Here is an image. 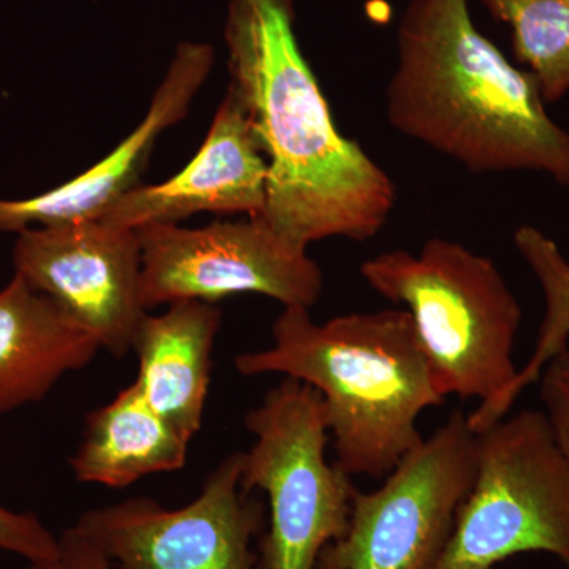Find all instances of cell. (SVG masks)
Listing matches in <instances>:
<instances>
[{"label":"cell","mask_w":569,"mask_h":569,"mask_svg":"<svg viewBox=\"0 0 569 569\" xmlns=\"http://www.w3.org/2000/svg\"><path fill=\"white\" fill-rule=\"evenodd\" d=\"M542 552L569 567V463L542 410L477 433V473L432 569H496Z\"/></svg>","instance_id":"obj_5"},{"label":"cell","mask_w":569,"mask_h":569,"mask_svg":"<svg viewBox=\"0 0 569 569\" xmlns=\"http://www.w3.org/2000/svg\"><path fill=\"white\" fill-rule=\"evenodd\" d=\"M222 312L212 302L178 301L162 316L146 313L134 332L137 380L149 406L192 440L203 426L212 348Z\"/></svg>","instance_id":"obj_14"},{"label":"cell","mask_w":569,"mask_h":569,"mask_svg":"<svg viewBox=\"0 0 569 569\" xmlns=\"http://www.w3.org/2000/svg\"><path fill=\"white\" fill-rule=\"evenodd\" d=\"M242 471L244 452H234L186 507L130 498L89 509L74 527L114 569H254L263 505L242 486Z\"/></svg>","instance_id":"obj_9"},{"label":"cell","mask_w":569,"mask_h":569,"mask_svg":"<svg viewBox=\"0 0 569 569\" xmlns=\"http://www.w3.org/2000/svg\"><path fill=\"white\" fill-rule=\"evenodd\" d=\"M295 22V0H230L224 18L228 86L268 163L257 219L301 250L328 238L369 241L395 209L396 183L337 130Z\"/></svg>","instance_id":"obj_1"},{"label":"cell","mask_w":569,"mask_h":569,"mask_svg":"<svg viewBox=\"0 0 569 569\" xmlns=\"http://www.w3.org/2000/svg\"><path fill=\"white\" fill-rule=\"evenodd\" d=\"M515 246L541 287L545 317L539 326L537 347L527 365L519 369L515 383L496 402L478 406L467 415L468 426L475 433L507 417L526 388L537 383L545 367L569 348V261L556 241L530 224L516 230Z\"/></svg>","instance_id":"obj_16"},{"label":"cell","mask_w":569,"mask_h":569,"mask_svg":"<svg viewBox=\"0 0 569 569\" xmlns=\"http://www.w3.org/2000/svg\"><path fill=\"white\" fill-rule=\"evenodd\" d=\"M477 473V433L462 410L400 460L373 492L356 489L346 533L317 569H432Z\"/></svg>","instance_id":"obj_7"},{"label":"cell","mask_w":569,"mask_h":569,"mask_svg":"<svg viewBox=\"0 0 569 569\" xmlns=\"http://www.w3.org/2000/svg\"><path fill=\"white\" fill-rule=\"evenodd\" d=\"M567 569H569V567Z\"/></svg>","instance_id":"obj_22"},{"label":"cell","mask_w":569,"mask_h":569,"mask_svg":"<svg viewBox=\"0 0 569 569\" xmlns=\"http://www.w3.org/2000/svg\"><path fill=\"white\" fill-rule=\"evenodd\" d=\"M58 563L59 569H114L102 550L74 526L59 537Z\"/></svg>","instance_id":"obj_20"},{"label":"cell","mask_w":569,"mask_h":569,"mask_svg":"<svg viewBox=\"0 0 569 569\" xmlns=\"http://www.w3.org/2000/svg\"><path fill=\"white\" fill-rule=\"evenodd\" d=\"M539 396L553 437L569 463V348L557 355L539 377Z\"/></svg>","instance_id":"obj_19"},{"label":"cell","mask_w":569,"mask_h":569,"mask_svg":"<svg viewBox=\"0 0 569 569\" xmlns=\"http://www.w3.org/2000/svg\"><path fill=\"white\" fill-rule=\"evenodd\" d=\"M361 274L378 295L407 307L441 396L488 406L515 383L522 307L489 257L432 238L418 254L370 258Z\"/></svg>","instance_id":"obj_4"},{"label":"cell","mask_w":569,"mask_h":569,"mask_svg":"<svg viewBox=\"0 0 569 569\" xmlns=\"http://www.w3.org/2000/svg\"><path fill=\"white\" fill-rule=\"evenodd\" d=\"M137 233L146 310L178 301L213 305L244 293L310 310L323 291V272L307 250L291 246L257 217L203 228L149 224Z\"/></svg>","instance_id":"obj_8"},{"label":"cell","mask_w":569,"mask_h":569,"mask_svg":"<svg viewBox=\"0 0 569 569\" xmlns=\"http://www.w3.org/2000/svg\"><path fill=\"white\" fill-rule=\"evenodd\" d=\"M234 366L246 377L280 373L316 389L337 463L351 477L387 478L425 440L422 411L447 402L406 309L318 325L309 309L283 307L272 346L236 356Z\"/></svg>","instance_id":"obj_3"},{"label":"cell","mask_w":569,"mask_h":569,"mask_svg":"<svg viewBox=\"0 0 569 569\" xmlns=\"http://www.w3.org/2000/svg\"><path fill=\"white\" fill-rule=\"evenodd\" d=\"M189 445L132 383L89 415L71 470L80 482L127 488L149 475L181 470Z\"/></svg>","instance_id":"obj_15"},{"label":"cell","mask_w":569,"mask_h":569,"mask_svg":"<svg viewBox=\"0 0 569 569\" xmlns=\"http://www.w3.org/2000/svg\"><path fill=\"white\" fill-rule=\"evenodd\" d=\"M100 348L69 310L14 274L0 290V417L39 402Z\"/></svg>","instance_id":"obj_13"},{"label":"cell","mask_w":569,"mask_h":569,"mask_svg":"<svg viewBox=\"0 0 569 569\" xmlns=\"http://www.w3.org/2000/svg\"><path fill=\"white\" fill-rule=\"evenodd\" d=\"M511 29L516 59L537 78L546 103L569 93V0H479Z\"/></svg>","instance_id":"obj_17"},{"label":"cell","mask_w":569,"mask_h":569,"mask_svg":"<svg viewBox=\"0 0 569 569\" xmlns=\"http://www.w3.org/2000/svg\"><path fill=\"white\" fill-rule=\"evenodd\" d=\"M29 569H59V563L58 561H54V563H37L31 565Z\"/></svg>","instance_id":"obj_21"},{"label":"cell","mask_w":569,"mask_h":569,"mask_svg":"<svg viewBox=\"0 0 569 569\" xmlns=\"http://www.w3.org/2000/svg\"><path fill=\"white\" fill-rule=\"evenodd\" d=\"M13 263L14 274L69 310L111 355L132 350L148 313L137 231L99 219L26 228Z\"/></svg>","instance_id":"obj_10"},{"label":"cell","mask_w":569,"mask_h":569,"mask_svg":"<svg viewBox=\"0 0 569 569\" xmlns=\"http://www.w3.org/2000/svg\"><path fill=\"white\" fill-rule=\"evenodd\" d=\"M213 63L216 50L211 44H178L140 126L114 151L69 182L26 200H0V231L20 233L31 227L100 219L123 193L137 187L157 138L189 114Z\"/></svg>","instance_id":"obj_12"},{"label":"cell","mask_w":569,"mask_h":569,"mask_svg":"<svg viewBox=\"0 0 569 569\" xmlns=\"http://www.w3.org/2000/svg\"><path fill=\"white\" fill-rule=\"evenodd\" d=\"M389 123L471 173L538 171L569 189V132L537 78L475 24L468 0H410L397 29Z\"/></svg>","instance_id":"obj_2"},{"label":"cell","mask_w":569,"mask_h":569,"mask_svg":"<svg viewBox=\"0 0 569 569\" xmlns=\"http://www.w3.org/2000/svg\"><path fill=\"white\" fill-rule=\"evenodd\" d=\"M246 426L254 443L244 452L242 486L264 492L269 507L258 568L317 569L323 550L346 533L356 492L351 475L326 460L323 399L284 378L247 413Z\"/></svg>","instance_id":"obj_6"},{"label":"cell","mask_w":569,"mask_h":569,"mask_svg":"<svg viewBox=\"0 0 569 569\" xmlns=\"http://www.w3.org/2000/svg\"><path fill=\"white\" fill-rule=\"evenodd\" d=\"M266 179L263 152L241 100L228 86L192 162L168 181L133 187L99 220L137 231L201 212L257 217L264 208Z\"/></svg>","instance_id":"obj_11"},{"label":"cell","mask_w":569,"mask_h":569,"mask_svg":"<svg viewBox=\"0 0 569 569\" xmlns=\"http://www.w3.org/2000/svg\"><path fill=\"white\" fill-rule=\"evenodd\" d=\"M0 549L37 563L59 560L56 538L32 512H17L0 505Z\"/></svg>","instance_id":"obj_18"}]
</instances>
